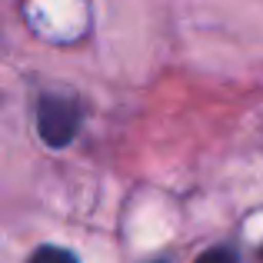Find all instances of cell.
<instances>
[{
	"mask_svg": "<svg viewBox=\"0 0 263 263\" xmlns=\"http://www.w3.org/2000/svg\"><path fill=\"white\" fill-rule=\"evenodd\" d=\"M30 263H77V260H73V253L60 250V247H40L30 257Z\"/></svg>",
	"mask_w": 263,
	"mask_h": 263,
	"instance_id": "2",
	"label": "cell"
},
{
	"mask_svg": "<svg viewBox=\"0 0 263 263\" xmlns=\"http://www.w3.org/2000/svg\"><path fill=\"white\" fill-rule=\"evenodd\" d=\"M80 127V107L77 100L70 97H44L40 100V110H37V130H40V140L47 147H67L73 140Z\"/></svg>",
	"mask_w": 263,
	"mask_h": 263,
	"instance_id": "1",
	"label": "cell"
},
{
	"mask_svg": "<svg viewBox=\"0 0 263 263\" xmlns=\"http://www.w3.org/2000/svg\"><path fill=\"white\" fill-rule=\"evenodd\" d=\"M197 263H237V257L230 250H206V253H200Z\"/></svg>",
	"mask_w": 263,
	"mask_h": 263,
	"instance_id": "3",
	"label": "cell"
}]
</instances>
